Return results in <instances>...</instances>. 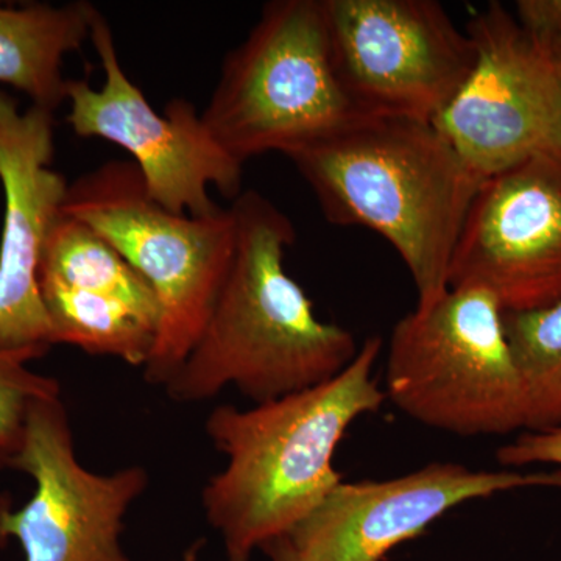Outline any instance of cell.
Masks as SVG:
<instances>
[{"instance_id":"6da1fadb","label":"cell","mask_w":561,"mask_h":561,"mask_svg":"<svg viewBox=\"0 0 561 561\" xmlns=\"http://www.w3.org/2000/svg\"><path fill=\"white\" fill-rule=\"evenodd\" d=\"M236 250L216 305L186 360L165 383L181 404L234 387L261 404L331 381L359 353L353 332L319 319L284 265L295 242L289 217L256 191L230 206Z\"/></svg>"},{"instance_id":"7a4b0ae2","label":"cell","mask_w":561,"mask_h":561,"mask_svg":"<svg viewBox=\"0 0 561 561\" xmlns=\"http://www.w3.org/2000/svg\"><path fill=\"white\" fill-rule=\"evenodd\" d=\"M381 351V339H367L331 381L209 413L206 435L227 463L206 482L202 505L227 561H251L268 542L290 537L342 482L334 457L343 437L387 400L375 376Z\"/></svg>"},{"instance_id":"3957f363","label":"cell","mask_w":561,"mask_h":561,"mask_svg":"<svg viewBox=\"0 0 561 561\" xmlns=\"http://www.w3.org/2000/svg\"><path fill=\"white\" fill-rule=\"evenodd\" d=\"M328 221L365 227L397 250L419 305L449 289V265L482 180L432 122L362 117L290 153Z\"/></svg>"},{"instance_id":"277c9868","label":"cell","mask_w":561,"mask_h":561,"mask_svg":"<svg viewBox=\"0 0 561 561\" xmlns=\"http://www.w3.org/2000/svg\"><path fill=\"white\" fill-rule=\"evenodd\" d=\"M62 213L90 225L146 279L160 324L144 379L164 387L201 337L236 250L230 208L208 217L165 209L150 197L130 160L83 173L66 192Z\"/></svg>"},{"instance_id":"5b68a950","label":"cell","mask_w":561,"mask_h":561,"mask_svg":"<svg viewBox=\"0 0 561 561\" xmlns=\"http://www.w3.org/2000/svg\"><path fill=\"white\" fill-rule=\"evenodd\" d=\"M365 116L332 62L321 0H272L228 51L202 121L221 149L251 158L294 151Z\"/></svg>"},{"instance_id":"8992f818","label":"cell","mask_w":561,"mask_h":561,"mask_svg":"<svg viewBox=\"0 0 561 561\" xmlns=\"http://www.w3.org/2000/svg\"><path fill=\"white\" fill-rule=\"evenodd\" d=\"M490 291L449 287L391 332L386 398L431 430L459 437L526 431L527 393Z\"/></svg>"},{"instance_id":"52a82bcc","label":"cell","mask_w":561,"mask_h":561,"mask_svg":"<svg viewBox=\"0 0 561 561\" xmlns=\"http://www.w3.org/2000/svg\"><path fill=\"white\" fill-rule=\"evenodd\" d=\"M343 90L370 117L434 122L474 65L437 0H321Z\"/></svg>"},{"instance_id":"ba28073f","label":"cell","mask_w":561,"mask_h":561,"mask_svg":"<svg viewBox=\"0 0 561 561\" xmlns=\"http://www.w3.org/2000/svg\"><path fill=\"white\" fill-rule=\"evenodd\" d=\"M474 65L432 124L486 180L540 157H561V77L546 41L500 2L467 28Z\"/></svg>"},{"instance_id":"9c48e42d","label":"cell","mask_w":561,"mask_h":561,"mask_svg":"<svg viewBox=\"0 0 561 561\" xmlns=\"http://www.w3.org/2000/svg\"><path fill=\"white\" fill-rule=\"evenodd\" d=\"M91 44L105 81L95 90L88 80H69L66 122L72 131L127 151L150 197L172 213H219L210 187L234 201L242 192L243 164L210 136L194 103L173 99L158 113L122 68L113 28L101 10L92 22Z\"/></svg>"},{"instance_id":"30bf717a","label":"cell","mask_w":561,"mask_h":561,"mask_svg":"<svg viewBox=\"0 0 561 561\" xmlns=\"http://www.w3.org/2000/svg\"><path fill=\"white\" fill-rule=\"evenodd\" d=\"M11 470L31 476L35 491L16 511L0 501V546L16 540L24 561H133L122 535L149 471L133 465L99 474L83 467L61 394L33 408Z\"/></svg>"},{"instance_id":"8fae6325","label":"cell","mask_w":561,"mask_h":561,"mask_svg":"<svg viewBox=\"0 0 561 561\" xmlns=\"http://www.w3.org/2000/svg\"><path fill=\"white\" fill-rule=\"evenodd\" d=\"M448 284L490 291L511 313L561 300V157L540 154L482 181Z\"/></svg>"},{"instance_id":"7c38bea8","label":"cell","mask_w":561,"mask_h":561,"mask_svg":"<svg viewBox=\"0 0 561 561\" xmlns=\"http://www.w3.org/2000/svg\"><path fill=\"white\" fill-rule=\"evenodd\" d=\"M531 486L561 489V470L486 471L434 461L386 481H342L289 538L311 561H386L454 508Z\"/></svg>"},{"instance_id":"4fadbf2b","label":"cell","mask_w":561,"mask_h":561,"mask_svg":"<svg viewBox=\"0 0 561 561\" xmlns=\"http://www.w3.org/2000/svg\"><path fill=\"white\" fill-rule=\"evenodd\" d=\"M54 114L0 91V184L5 198L0 239V351L39 359L55 345L41 300L44 245L69 183L51 169Z\"/></svg>"},{"instance_id":"5bb4252c","label":"cell","mask_w":561,"mask_h":561,"mask_svg":"<svg viewBox=\"0 0 561 561\" xmlns=\"http://www.w3.org/2000/svg\"><path fill=\"white\" fill-rule=\"evenodd\" d=\"M98 13L88 0L65 5L31 3L21 9L0 5V84L21 91L32 106L54 114L68 101L62 61L91 41Z\"/></svg>"},{"instance_id":"9a60e30c","label":"cell","mask_w":561,"mask_h":561,"mask_svg":"<svg viewBox=\"0 0 561 561\" xmlns=\"http://www.w3.org/2000/svg\"><path fill=\"white\" fill-rule=\"evenodd\" d=\"M54 343L92 356L116 357L142 368L157 341L158 323L116 298L39 280Z\"/></svg>"},{"instance_id":"2e32d148","label":"cell","mask_w":561,"mask_h":561,"mask_svg":"<svg viewBox=\"0 0 561 561\" xmlns=\"http://www.w3.org/2000/svg\"><path fill=\"white\" fill-rule=\"evenodd\" d=\"M39 280L116 298L160 324V305L146 279L90 225L62 210L44 245Z\"/></svg>"},{"instance_id":"e0dca14e","label":"cell","mask_w":561,"mask_h":561,"mask_svg":"<svg viewBox=\"0 0 561 561\" xmlns=\"http://www.w3.org/2000/svg\"><path fill=\"white\" fill-rule=\"evenodd\" d=\"M504 319L526 387V431L561 426V300L540 311L505 312Z\"/></svg>"},{"instance_id":"ac0fdd59","label":"cell","mask_w":561,"mask_h":561,"mask_svg":"<svg viewBox=\"0 0 561 561\" xmlns=\"http://www.w3.org/2000/svg\"><path fill=\"white\" fill-rule=\"evenodd\" d=\"M28 362L21 354L0 351V471L11 470L20 456L33 408L61 394L60 382L32 371Z\"/></svg>"},{"instance_id":"d6986e66","label":"cell","mask_w":561,"mask_h":561,"mask_svg":"<svg viewBox=\"0 0 561 561\" xmlns=\"http://www.w3.org/2000/svg\"><path fill=\"white\" fill-rule=\"evenodd\" d=\"M496 460L507 470H522L534 465H552L561 470V426L522 432L515 440L497 449Z\"/></svg>"},{"instance_id":"ffe728a7","label":"cell","mask_w":561,"mask_h":561,"mask_svg":"<svg viewBox=\"0 0 561 561\" xmlns=\"http://www.w3.org/2000/svg\"><path fill=\"white\" fill-rule=\"evenodd\" d=\"M515 16L527 31L546 41L561 77V0H519Z\"/></svg>"},{"instance_id":"44dd1931","label":"cell","mask_w":561,"mask_h":561,"mask_svg":"<svg viewBox=\"0 0 561 561\" xmlns=\"http://www.w3.org/2000/svg\"><path fill=\"white\" fill-rule=\"evenodd\" d=\"M271 561H311L305 553L298 551L297 546L291 542L289 537L278 538L265 545L261 549Z\"/></svg>"},{"instance_id":"7402d4cb","label":"cell","mask_w":561,"mask_h":561,"mask_svg":"<svg viewBox=\"0 0 561 561\" xmlns=\"http://www.w3.org/2000/svg\"><path fill=\"white\" fill-rule=\"evenodd\" d=\"M206 540L205 538H197V540L192 541L186 549H184L183 553H181L180 559L173 561H202L203 551H205Z\"/></svg>"}]
</instances>
